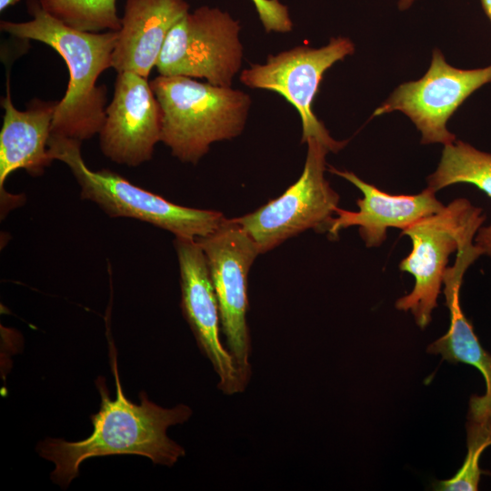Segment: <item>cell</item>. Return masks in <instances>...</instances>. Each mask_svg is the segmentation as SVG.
I'll list each match as a JSON object with an SVG mask.
<instances>
[{
  "mask_svg": "<svg viewBox=\"0 0 491 491\" xmlns=\"http://www.w3.org/2000/svg\"><path fill=\"white\" fill-rule=\"evenodd\" d=\"M475 245L481 250L483 255L491 257V225L481 226L476 236Z\"/></svg>",
  "mask_w": 491,
  "mask_h": 491,
  "instance_id": "21",
  "label": "cell"
},
{
  "mask_svg": "<svg viewBox=\"0 0 491 491\" xmlns=\"http://www.w3.org/2000/svg\"><path fill=\"white\" fill-rule=\"evenodd\" d=\"M20 0H0V11H4L6 7L14 5Z\"/></svg>",
  "mask_w": 491,
  "mask_h": 491,
  "instance_id": "24",
  "label": "cell"
},
{
  "mask_svg": "<svg viewBox=\"0 0 491 491\" xmlns=\"http://www.w3.org/2000/svg\"><path fill=\"white\" fill-rule=\"evenodd\" d=\"M240 25L227 12L201 6L170 30L155 67L161 75L205 78L230 87L242 65Z\"/></svg>",
  "mask_w": 491,
  "mask_h": 491,
  "instance_id": "7",
  "label": "cell"
},
{
  "mask_svg": "<svg viewBox=\"0 0 491 491\" xmlns=\"http://www.w3.org/2000/svg\"><path fill=\"white\" fill-rule=\"evenodd\" d=\"M251 1L266 32L288 33L292 31L293 22L288 8L279 0Z\"/></svg>",
  "mask_w": 491,
  "mask_h": 491,
  "instance_id": "20",
  "label": "cell"
},
{
  "mask_svg": "<svg viewBox=\"0 0 491 491\" xmlns=\"http://www.w3.org/2000/svg\"><path fill=\"white\" fill-rule=\"evenodd\" d=\"M459 183L471 184L491 197V154L461 140L444 145L437 168L427 177V187L437 192Z\"/></svg>",
  "mask_w": 491,
  "mask_h": 491,
  "instance_id": "17",
  "label": "cell"
},
{
  "mask_svg": "<svg viewBox=\"0 0 491 491\" xmlns=\"http://www.w3.org/2000/svg\"><path fill=\"white\" fill-rule=\"evenodd\" d=\"M161 131V106L147 78L131 71L118 73L99 132L103 154L119 165L137 166L151 159Z\"/></svg>",
  "mask_w": 491,
  "mask_h": 491,
  "instance_id": "11",
  "label": "cell"
},
{
  "mask_svg": "<svg viewBox=\"0 0 491 491\" xmlns=\"http://www.w3.org/2000/svg\"><path fill=\"white\" fill-rule=\"evenodd\" d=\"M486 219L482 208L458 198L431 215L402 230L412 242V250L399 269L415 278L412 291L398 298L396 307L410 311L420 328L427 326L437 306L448 257L473 240Z\"/></svg>",
  "mask_w": 491,
  "mask_h": 491,
  "instance_id": "5",
  "label": "cell"
},
{
  "mask_svg": "<svg viewBox=\"0 0 491 491\" xmlns=\"http://www.w3.org/2000/svg\"><path fill=\"white\" fill-rule=\"evenodd\" d=\"M483 9L491 21V0H480Z\"/></svg>",
  "mask_w": 491,
  "mask_h": 491,
  "instance_id": "23",
  "label": "cell"
},
{
  "mask_svg": "<svg viewBox=\"0 0 491 491\" xmlns=\"http://www.w3.org/2000/svg\"><path fill=\"white\" fill-rule=\"evenodd\" d=\"M149 83L162 110L161 142L180 161L196 164L213 143L243 132L252 103L246 93L180 75Z\"/></svg>",
  "mask_w": 491,
  "mask_h": 491,
  "instance_id": "3",
  "label": "cell"
},
{
  "mask_svg": "<svg viewBox=\"0 0 491 491\" xmlns=\"http://www.w3.org/2000/svg\"><path fill=\"white\" fill-rule=\"evenodd\" d=\"M42 7L66 25L85 32L119 31L115 0H39Z\"/></svg>",
  "mask_w": 491,
  "mask_h": 491,
  "instance_id": "19",
  "label": "cell"
},
{
  "mask_svg": "<svg viewBox=\"0 0 491 491\" xmlns=\"http://www.w3.org/2000/svg\"><path fill=\"white\" fill-rule=\"evenodd\" d=\"M355 52L346 37L331 38L322 47L300 45L271 55L265 64H252L244 69L240 81L246 86L277 93L290 103L300 115L302 143L315 138L329 152L341 150L347 141L332 138L313 111V102L319 91L324 74L336 62Z\"/></svg>",
  "mask_w": 491,
  "mask_h": 491,
  "instance_id": "9",
  "label": "cell"
},
{
  "mask_svg": "<svg viewBox=\"0 0 491 491\" xmlns=\"http://www.w3.org/2000/svg\"><path fill=\"white\" fill-rule=\"evenodd\" d=\"M80 148V141L55 135L48 141L51 157L68 166L80 186L81 197L95 203L111 217L140 220L175 237L192 240L212 234L226 220L218 211L174 204L108 169L91 170Z\"/></svg>",
  "mask_w": 491,
  "mask_h": 491,
  "instance_id": "4",
  "label": "cell"
},
{
  "mask_svg": "<svg viewBox=\"0 0 491 491\" xmlns=\"http://www.w3.org/2000/svg\"><path fill=\"white\" fill-rule=\"evenodd\" d=\"M328 171L353 184L363 194L357 199L358 211L336 210L328 234L336 238L340 231L356 225L367 247L380 246L390 227L406 229L416 221L436 214L444 205L428 187L416 195H391L368 184L350 171H341L331 165Z\"/></svg>",
  "mask_w": 491,
  "mask_h": 491,
  "instance_id": "13",
  "label": "cell"
},
{
  "mask_svg": "<svg viewBox=\"0 0 491 491\" xmlns=\"http://www.w3.org/2000/svg\"><path fill=\"white\" fill-rule=\"evenodd\" d=\"M416 0H397V6L400 11L407 10Z\"/></svg>",
  "mask_w": 491,
  "mask_h": 491,
  "instance_id": "22",
  "label": "cell"
},
{
  "mask_svg": "<svg viewBox=\"0 0 491 491\" xmlns=\"http://www.w3.org/2000/svg\"><path fill=\"white\" fill-rule=\"evenodd\" d=\"M112 372L115 381V398L112 399L103 377L95 386L100 394V407L90 416L92 434L80 441L67 442L48 437L40 442L37 451L41 457L51 461L55 469L51 479L66 488L78 476L82 462L87 458L112 455H137L154 464L173 466L185 450L168 437L171 426L184 424L192 416V409L184 404L172 408L152 402L145 392L139 394L140 403H132L124 394L114 345L110 343Z\"/></svg>",
  "mask_w": 491,
  "mask_h": 491,
  "instance_id": "1",
  "label": "cell"
},
{
  "mask_svg": "<svg viewBox=\"0 0 491 491\" xmlns=\"http://www.w3.org/2000/svg\"><path fill=\"white\" fill-rule=\"evenodd\" d=\"M181 286V308L202 354L219 377L225 395L242 393L233 357L220 339V315L205 256L196 240L175 237Z\"/></svg>",
  "mask_w": 491,
  "mask_h": 491,
  "instance_id": "12",
  "label": "cell"
},
{
  "mask_svg": "<svg viewBox=\"0 0 491 491\" xmlns=\"http://www.w3.org/2000/svg\"><path fill=\"white\" fill-rule=\"evenodd\" d=\"M488 83L491 65L476 69L456 68L447 64L442 52L435 48L424 76L398 85L373 116L402 112L421 133V144L450 145L456 138L447 130V120L471 94Z\"/></svg>",
  "mask_w": 491,
  "mask_h": 491,
  "instance_id": "10",
  "label": "cell"
},
{
  "mask_svg": "<svg viewBox=\"0 0 491 491\" xmlns=\"http://www.w3.org/2000/svg\"><path fill=\"white\" fill-rule=\"evenodd\" d=\"M196 241L205 256L226 348L246 388L252 375L251 338L246 322L247 277L260 253L253 239L233 218H226L215 232Z\"/></svg>",
  "mask_w": 491,
  "mask_h": 491,
  "instance_id": "8",
  "label": "cell"
},
{
  "mask_svg": "<svg viewBox=\"0 0 491 491\" xmlns=\"http://www.w3.org/2000/svg\"><path fill=\"white\" fill-rule=\"evenodd\" d=\"M466 422L467 454L456 474L434 484L439 491H476L483 471L479 460L484 450L491 446V397L473 396Z\"/></svg>",
  "mask_w": 491,
  "mask_h": 491,
  "instance_id": "18",
  "label": "cell"
},
{
  "mask_svg": "<svg viewBox=\"0 0 491 491\" xmlns=\"http://www.w3.org/2000/svg\"><path fill=\"white\" fill-rule=\"evenodd\" d=\"M32 20L1 21V30L22 39L46 44L65 60L70 76L64 97L57 102L51 135L82 142L99 134L105 119V85L96 80L112 67L118 31L92 33L72 28L48 14L39 0H27Z\"/></svg>",
  "mask_w": 491,
  "mask_h": 491,
  "instance_id": "2",
  "label": "cell"
},
{
  "mask_svg": "<svg viewBox=\"0 0 491 491\" xmlns=\"http://www.w3.org/2000/svg\"><path fill=\"white\" fill-rule=\"evenodd\" d=\"M188 10L185 0H126L112 67L147 78L168 33Z\"/></svg>",
  "mask_w": 491,
  "mask_h": 491,
  "instance_id": "14",
  "label": "cell"
},
{
  "mask_svg": "<svg viewBox=\"0 0 491 491\" xmlns=\"http://www.w3.org/2000/svg\"><path fill=\"white\" fill-rule=\"evenodd\" d=\"M57 102L32 100L25 111L17 110L13 105L9 77L6 95L1 100L5 111L0 132V189L1 203L8 195L5 182L17 169H25L32 175H40L53 158L48 150L52 121Z\"/></svg>",
  "mask_w": 491,
  "mask_h": 491,
  "instance_id": "15",
  "label": "cell"
},
{
  "mask_svg": "<svg viewBox=\"0 0 491 491\" xmlns=\"http://www.w3.org/2000/svg\"><path fill=\"white\" fill-rule=\"evenodd\" d=\"M306 144V163L296 182L254 212L233 218L260 254L308 229L327 232L336 215L339 195L325 178L329 150L315 138Z\"/></svg>",
  "mask_w": 491,
  "mask_h": 491,
  "instance_id": "6",
  "label": "cell"
},
{
  "mask_svg": "<svg viewBox=\"0 0 491 491\" xmlns=\"http://www.w3.org/2000/svg\"><path fill=\"white\" fill-rule=\"evenodd\" d=\"M482 255L475 245H468L456 253L454 265L446 267L443 293L450 313L448 331L427 347V352L441 355L451 364L464 363L475 366L486 381V396L491 397V356L482 347L472 324L460 305V288L467 268Z\"/></svg>",
  "mask_w": 491,
  "mask_h": 491,
  "instance_id": "16",
  "label": "cell"
}]
</instances>
